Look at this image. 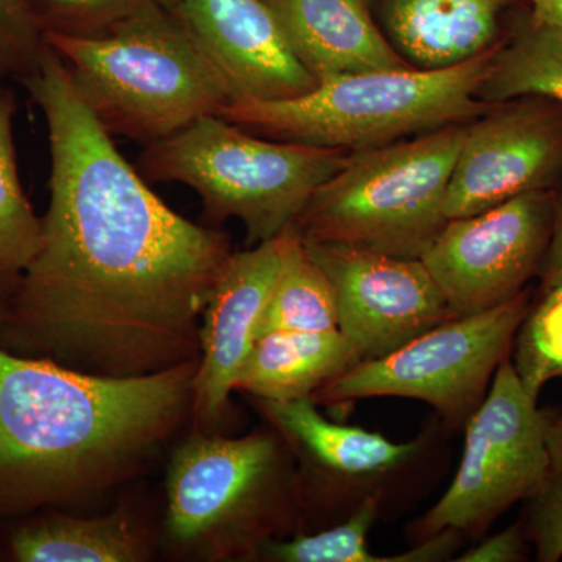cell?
<instances>
[{
  "mask_svg": "<svg viewBox=\"0 0 562 562\" xmlns=\"http://www.w3.org/2000/svg\"><path fill=\"white\" fill-rule=\"evenodd\" d=\"M21 83L47 124L50 202L0 347L102 376L201 360L199 317L231 239L184 220L150 190L49 44Z\"/></svg>",
  "mask_w": 562,
  "mask_h": 562,
  "instance_id": "obj_1",
  "label": "cell"
},
{
  "mask_svg": "<svg viewBox=\"0 0 562 562\" xmlns=\"http://www.w3.org/2000/svg\"><path fill=\"white\" fill-rule=\"evenodd\" d=\"M198 366L102 376L0 347V486L54 498L111 482L192 406Z\"/></svg>",
  "mask_w": 562,
  "mask_h": 562,
  "instance_id": "obj_2",
  "label": "cell"
},
{
  "mask_svg": "<svg viewBox=\"0 0 562 562\" xmlns=\"http://www.w3.org/2000/svg\"><path fill=\"white\" fill-rule=\"evenodd\" d=\"M92 116L150 146L235 101L176 11L151 5L91 35L44 33Z\"/></svg>",
  "mask_w": 562,
  "mask_h": 562,
  "instance_id": "obj_3",
  "label": "cell"
},
{
  "mask_svg": "<svg viewBox=\"0 0 562 562\" xmlns=\"http://www.w3.org/2000/svg\"><path fill=\"white\" fill-rule=\"evenodd\" d=\"M495 47L450 68L344 74L294 99H236L217 116L261 138L349 154L373 149L490 110L479 92Z\"/></svg>",
  "mask_w": 562,
  "mask_h": 562,
  "instance_id": "obj_4",
  "label": "cell"
},
{
  "mask_svg": "<svg viewBox=\"0 0 562 562\" xmlns=\"http://www.w3.org/2000/svg\"><path fill=\"white\" fill-rule=\"evenodd\" d=\"M465 124L351 151L292 228L305 243L422 258L447 224L443 202Z\"/></svg>",
  "mask_w": 562,
  "mask_h": 562,
  "instance_id": "obj_5",
  "label": "cell"
},
{
  "mask_svg": "<svg viewBox=\"0 0 562 562\" xmlns=\"http://www.w3.org/2000/svg\"><path fill=\"white\" fill-rule=\"evenodd\" d=\"M349 151L251 135L217 114L144 147L138 172L177 181L201 195L211 220L243 222L251 246L294 225L317 188Z\"/></svg>",
  "mask_w": 562,
  "mask_h": 562,
  "instance_id": "obj_6",
  "label": "cell"
},
{
  "mask_svg": "<svg viewBox=\"0 0 562 562\" xmlns=\"http://www.w3.org/2000/svg\"><path fill=\"white\" fill-rule=\"evenodd\" d=\"M530 303V290H525L490 312L442 322L386 357L358 362L314 392L312 401L339 405L360 398H413L447 420L465 424L512 355Z\"/></svg>",
  "mask_w": 562,
  "mask_h": 562,
  "instance_id": "obj_7",
  "label": "cell"
},
{
  "mask_svg": "<svg viewBox=\"0 0 562 562\" xmlns=\"http://www.w3.org/2000/svg\"><path fill=\"white\" fill-rule=\"evenodd\" d=\"M550 419L506 358L486 397L465 422L457 475L414 527L416 538L424 541L443 530L480 536L513 505L527 502L546 475Z\"/></svg>",
  "mask_w": 562,
  "mask_h": 562,
  "instance_id": "obj_8",
  "label": "cell"
},
{
  "mask_svg": "<svg viewBox=\"0 0 562 562\" xmlns=\"http://www.w3.org/2000/svg\"><path fill=\"white\" fill-rule=\"evenodd\" d=\"M557 191L538 190L447 221L420 260L454 317L513 301L539 277L552 238Z\"/></svg>",
  "mask_w": 562,
  "mask_h": 562,
  "instance_id": "obj_9",
  "label": "cell"
},
{
  "mask_svg": "<svg viewBox=\"0 0 562 562\" xmlns=\"http://www.w3.org/2000/svg\"><path fill=\"white\" fill-rule=\"evenodd\" d=\"M283 473L279 441L272 435L195 436L184 442L173 454L168 475L173 541L195 542L228 527L261 538V528L283 494Z\"/></svg>",
  "mask_w": 562,
  "mask_h": 562,
  "instance_id": "obj_10",
  "label": "cell"
},
{
  "mask_svg": "<svg viewBox=\"0 0 562 562\" xmlns=\"http://www.w3.org/2000/svg\"><path fill=\"white\" fill-rule=\"evenodd\" d=\"M562 176V105L527 95L492 105L465 124L443 214L472 216Z\"/></svg>",
  "mask_w": 562,
  "mask_h": 562,
  "instance_id": "obj_11",
  "label": "cell"
},
{
  "mask_svg": "<svg viewBox=\"0 0 562 562\" xmlns=\"http://www.w3.org/2000/svg\"><path fill=\"white\" fill-rule=\"evenodd\" d=\"M333 283L339 331L361 361L386 357L453 314L420 258L305 243Z\"/></svg>",
  "mask_w": 562,
  "mask_h": 562,
  "instance_id": "obj_12",
  "label": "cell"
},
{
  "mask_svg": "<svg viewBox=\"0 0 562 562\" xmlns=\"http://www.w3.org/2000/svg\"><path fill=\"white\" fill-rule=\"evenodd\" d=\"M236 99L283 101L317 87L265 0H179L172 9Z\"/></svg>",
  "mask_w": 562,
  "mask_h": 562,
  "instance_id": "obj_13",
  "label": "cell"
},
{
  "mask_svg": "<svg viewBox=\"0 0 562 562\" xmlns=\"http://www.w3.org/2000/svg\"><path fill=\"white\" fill-rule=\"evenodd\" d=\"M284 232L232 254L211 291L192 391V406L201 419H214L227 406L236 375L257 341L258 325L283 262Z\"/></svg>",
  "mask_w": 562,
  "mask_h": 562,
  "instance_id": "obj_14",
  "label": "cell"
},
{
  "mask_svg": "<svg viewBox=\"0 0 562 562\" xmlns=\"http://www.w3.org/2000/svg\"><path fill=\"white\" fill-rule=\"evenodd\" d=\"M317 83L344 74L413 68L380 31L366 0H265Z\"/></svg>",
  "mask_w": 562,
  "mask_h": 562,
  "instance_id": "obj_15",
  "label": "cell"
},
{
  "mask_svg": "<svg viewBox=\"0 0 562 562\" xmlns=\"http://www.w3.org/2000/svg\"><path fill=\"white\" fill-rule=\"evenodd\" d=\"M395 50L417 69H442L501 44L514 0H366Z\"/></svg>",
  "mask_w": 562,
  "mask_h": 562,
  "instance_id": "obj_16",
  "label": "cell"
},
{
  "mask_svg": "<svg viewBox=\"0 0 562 562\" xmlns=\"http://www.w3.org/2000/svg\"><path fill=\"white\" fill-rule=\"evenodd\" d=\"M277 430L314 465L341 482H376L419 457L424 441L394 442L375 431L336 424L312 398L260 401Z\"/></svg>",
  "mask_w": 562,
  "mask_h": 562,
  "instance_id": "obj_17",
  "label": "cell"
},
{
  "mask_svg": "<svg viewBox=\"0 0 562 562\" xmlns=\"http://www.w3.org/2000/svg\"><path fill=\"white\" fill-rule=\"evenodd\" d=\"M360 361L357 347L339 330L269 333L251 346L235 390L268 402L312 398Z\"/></svg>",
  "mask_w": 562,
  "mask_h": 562,
  "instance_id": "obj_18",
  "label": "cell"
},
{
  "mask_svg": "<svg viewBox=\"0 0 562 562\" xmlns=\"http://www.w3.org/2000/svg\"><path fill=\"white\" fill-rule=\"evenodd\" d=\"M16 109L14 92L0 88V331L9 321L43 236V222L33 211L18 172Z\"/></svg>",
  "mask_w": 562,
  "mask_h": 562,
  "instance_id": "obj_19",
  "label": "cell"
},
{
  "mask_svg": "<svg viewBox=\"0 0 562 562\" xmlns=\"http://www.w3.org/2000/svg\"><path fill=\"white\" fill-rule=\"evenodd\" d=\"M527 95L562 105V25L530 16L508 43L495 47L479 92L487 106Z\"/></svg>",
  "mask_w": 562,
  "mask_h": 562,
  "instance_id": "obj_20",
  "label": "cell"
},
{
  "mask_svg": "<svg viewBox=\"0 0 562 562\" xmlns=\"http://www.w3.org/2000/svg\"><path fill=\"white\" fill-rule=\"evenodd\" d=\"M338 302L330 279L313 260L301 236L284 232L283 262L258 325V338L281 331L339 330Z\"/></svg>",
  "mask_w": 562,
  "mask_h": 562,
  "instance_id": "obj_21",
  "label": "cell"
},
{
  "mask_svg": "<svg viewBox=\"0 0 562 562\" xmlns=\"http://www.w3.org/2000/svg\"><path fill=\"white\" fill-rule=\"evenodd\" d=\"M11 549L22 562H128L140 543L120 514L103 519L52 517L14 535Z\"/></svg>",
  "mask_w": 562,
  "mask_h": 562,
  "instance_id": "obj_22",
  "label": "cell"
},
{
  "mask_svg": "<svg viewBox=\"0 0 562 562\" xmlns=\"http://www.w3.org/2000/svg\"><path fill=\"white\" fill-rule=\"evenodd\" d=\"M380 509V492L362 498L349 519L316 535L297 536L288 541H266L262 553L281 562H436L452 557L457 539L452 532L420 541L394 557H376L369 552L368 536Z\"/></svg>",
  "mask_w": 562,
  "mask_h": 562,
  "instance_id": "obj_23",
  "label": "cell"
},
{
  "mask_svg": "<svg viewBox=\"0 0 562 562\" xmlns=\"http://www.w3.org/2000/svg\"><path fill=\"white\" fill-rule=\"evenodd\" d=\"M514 369L525 390L539 398L542 387L562 380V283L539 290L514 336Z\"/></svg>",
  "mask_w": 562,
  "mask_h": 562,
  "instance_id": "obj_24",
  "label": "cell"
},
{
  "mask_svg": "<svg viewBox=\"0 0 562 562\" xmlns=\"http://www.w3.org/2000/svg\"><path fill=\"white\" fill-rule=\"evenodd\" d=\"M547 471L539 490L525 503L522 527L539 562L562 560V413L547 430Z\"/></svg>",
  "mask_w": 562,
  "mask_h": 562,
  "instance_id": "obj_25",
  "label": "cell"
},
{
  "mask_svg": "<svg viewBox=\"0 0 562 562\" xmlns=\"http://www.w3.org/2000/svg\"><path fill=\"white\" fill-rule=\"evenodd\" d=\"M27 3L44 33L91 35L146 7L173 9L179 0H27Z\"/></svg>",
  "mask_w": 562,
  "mask_h": 562,
  "instance_id": "obj_26",
  "label": "cell"
},
{
  "mask_svg": "<svg viewBox=\"0 0 562 562\" xmlns=\"http://www.w3.org/2000/svg\"><path fill=\"white\" fill-rule=\"evenodd\" d=\"M46 47L27 0H0V79L21 81L32 76Z\"/></svg>",
  "mask_w": 562,
  "mask_h": 562,
  "instance_id": "obj_27",
  "label": "cell"
},
{
  "mask_svg": "<svg viewBox=\"0 0 562 562\" xmlns=\"http://www.w3.org/2000/svg\"><path fill=\"white\" fill-rule=\"evenodd\" d=\"M527 535H525L522 522L506 528L505 531L492 536L479 546L472 547L460 558L458 562H517L527 558Z\"/></svg>",
  "mask_w": 562,
  "mask_h": 562,
  "instance_id": "obj_28",
  "label": "cell"
},
{
  "mask_svg": "<svg viewBox=\"0 0 562 562\" xmlns=\"http://www.w3.org/2000/svg\"><path fill=\"white\" fill-rule=\"evenodd\" d=\"M539 279H541L539 290H547L562 283V184L560 192H557L552 238H550L549 250H547Z\"/></svg>",
  "mask_w": 562,
  "mask_h": 562,
  "instance_id": "obj_29",
  "label": "cell"
},
{
  "mask_svg": "<svg viewBox=\"0 0 562 562\" xmlns=\"http://www.w3.org/2000/svg\"><path fill=\"white\" fill-rule=\"evenodd\" d=\"M528 16L536 22L562 25V0H528Z\"/></svg>",
  "mask_w": 562,
  "mask_h": 562,
  "instance_id": "obj_30",
  "label": "cell"
}]
</instances>
